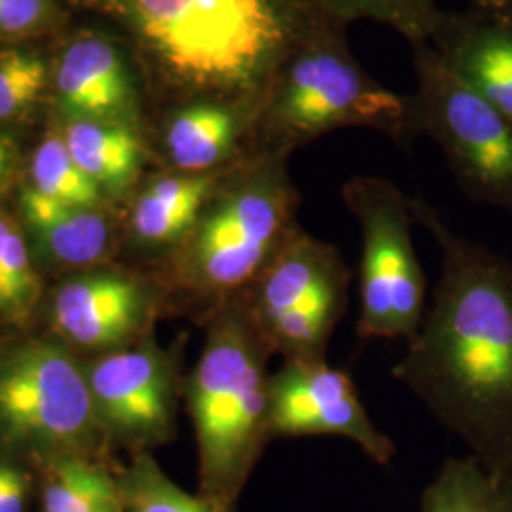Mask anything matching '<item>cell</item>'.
<instances>
[{"mask_svg":"<svg viewBox=\"0 0 512 512\" xmlns=\"http://www.w3.org/2000/svg\"><path fill=\"white\" fill-rule=\"evenodd\" d=\"M412 211L439 247V281L393 376L512 484V260L456 232L423 198Z\"/></svg>","mask_w":512,"mask_h":512,"instance_id":"cell-1","label":"cell"},{"mask_svg":"<svg viewBox=\"0 0 512 512\" xmlns=\"http://www.w3.org/2000/svg\"><path fill=\"white\" fill-rule=\"evenodd\" d=\"M179 101L213 95L256 110L306 16V0H99Z\"/></svg>","mask_w":512,"mask_h":512,"instance_id":"cell-2","label":"cell"},{"mask_svg":"<svg viewBox=\"0 0 512 512\" xmlns=\"http://www.w3.org/2000/svg\"><path fill=\"white\" fill-rule=\"evenodd\" d=\"M349 25L308 4L256 107L253 147L293 156L338 129L414 139L410 95L387 90L351 52Z\"/></svg>","mask_w":512,"mask_h":512,"instance_id":"cell-3","label":"cell"},{"mask_svg":"<svg viewBox=\"0 0 512 512\" xmlns=\"http://www.w3.org/2000/svg\"><path fill=\"white\" fill-rule=\"evenodd\" d=\"M205 346L183 397L194 423L200 492L234 509L272 439L270 359L243 294L205 317Z\"/></svg>","mask_w":512,"mask_h":512,"instance_id":"cell-4","label":"cell"},{"mask_svg":"<svg viewBox=\"0 0 512 512\" xmlns=\"http://www.w3.org/2000/svg\"><path fill=\"white\" fill-rule=\"evenodd\" d=\"M300 200L291 156L256 150L226 175L167 260L169 287L205 304V317L247 293L300 224Z\"/></svg>","mask_w":512,"mask_h":512,"instance_id":"cell-5","label":"cell"},{"mask_svg":"<svg viewBox=\"0 0 512 512\" xmlns=\"http://www.w3.org/2000/svg\"><path fill=\"white\" fill-rule=\"evenodd\" d=\"M342 202L361 230L357 336L410 340L427 311L412 198L384 177L355 175L342 186Z\"/></svg>","mask_w":512,"mask_h":512,"instance_id":"cell-6","label":"cell"},{"mask_svg":"<svg viewBox=\"0 0 512 512\" xmlns=\"http://www.w3.org/2000/svg\"><path fill=\"white\" fill-rule=\"evenodd\" d=\"M414 137L427 135L473 202L512 213V122L431 44L414 46Z\"/></svg>","mask_w":512,"mask_h":512,"instance_id":"cell-7","label":"cell"},{"mask_svg":"<svg viewBox=\"0 0 512 512\" xmlns=\"http://www.w3.org/2000/svg\"><path fill=\"white\" fill-rule=\"evenodd\" d=\"M349 283L340 249L298 224L243 298L281 363L327 361L330 338L348 310Z\"/></svg>","mask_w":512,"mask_h":512,"instance_id":"cell-8","label":"cell"},{"mask_svg":"<svg viewBox=\"0 0 512 512\" xmlns=\"http://www.w3.org/2000/svg\"><path fill=\"white\" fill-rule=\"evenodd\" d=\"M88 372L65 349L27 342L0 353V437L25 448L74 452L97 425Z\"/></svg>","mask_w":512,"mask_h":512,"instance_id":"cell-9","label":"cell"},{"mask_svg":"<svg viewBox=\"0 0 512 512\" xmlns=\"http://www.w3.org/2000/svg\"><path fill=\"white\" fill-rule=\"evenodd\" d=\"M86 372L97 418L118 439L139 452L171 440L184 384L175 353L147 336L97 359Z\"/></svg>","mask_w":512,"mask_h":512,"instance_id":"cell-10","label":"cell"},{"mask_svg":"<svg viewBox=\"0 0 512 512\" xmlns=\"http://www.w3.org/2000/svg\"><path fill=\"white\" fill-rule=\"evenodd\" d=\"M270 431L274 440L344 437L378 465H389L397 456L393 439L368 416L353 378L329 361L281 363L272 372Z\"/></svg>","mask_w":512,"mask_h":512,"instance_id":"cell-11","label":"cell"},{"mask_svg":"<svg viewBox=\"0 0 512 512\" xmlns=\"http://www.w3.org/2000/svg\"><path fill=\"white\" fill-rule=\"evenodd\" d=\"M164 304L162 287L137 275L101 272L67 281L52 300V323L84 348H114L147 338Z\"/></svg>","mask_w":512,"mask_h":512,"instance_id":"cell-12","label":"cell"},{"mask_svg":"<svg viewBox=\"0 0 512 512\" xmlns=\"http://www.w3.org/2000/svg\"><path fill=\"white\" fill-rule=\"evenodd\" d=\"M256 110L228 97L200 95L181 99L160 129L165 169L213 173L230 169L256 152Z\"/></svg>","mask_w":512,"mask_h":512,"instance_id":"cell-13","label":"cell"},{"mask_svg":"<svg viewBox=\"0 0 512 512\" xmlns=\"http://www.w3.org/2000/svg\"><path fill=\"white\" fill-rule=\"evenodd\" d=\"M57 101L69 120L139 126L141 97L124 54L103 37H82L61 55Z\"/></svg>","mask_w":512,"mask_h":512,"instance_id":"cell-14","label":"cell"},{"mask_svg":"<svg viewBox=\"0 0 512 512\" xmlns=\"http://www.w3.org/2000/svg\"><path fill=\"white\" fill-rule=\"evenodd\" d=\"M429 44L512 122V14L444 12Z\"/></svg>","mask_w":512,"mask_h":512,"instance_id":"cell-15","label":"cell"},{"mask_svg":"<svg viewBox=\"0 0 512 512\" xmlns=\"http://www.w3.org/2000/svg\"><path fill=\"white\" fill-rule=\"evenodd\" d=\"M234 167L213 173L164 169L154 175L137 192L129 211V236L135 245L169 260L183 247Z\"/></svg>","mask_w":512,"mask_h":512,"instance_id":"cell-16","label":"cell"},{"mask_svg":"<svg viewBox=\"0 0 512 512\" xmlns=\"http://www.w3.org/2000/svg\"><path fill=\"white\" fill-rule=\"evenodd\" d=\"M21 213L40 249L59 264L88 266L110 249V226L92 207L59 202L29 186Z\"/></svg>","mask_w":512,"mask_h":512,"instance_id":"cell-17","label":"cell"},{"mask_svg":"<svg viewBox=\"0 0 512 512\" xmlns=\"http://www.w3.org/2000/svg\"><path fill=\"white\" fill-rule=\"evenodd\" d=\"M61 135L74 162L101 190L122 194L139 181L148 154L141 126L69 120Z\"/></svg>","mask_w":512,"mask_h":512,"instance_id":"cell-18","label":"cell"},{"mask_svg":"<svg viewBox=\"0 0 512 512\" xmlns=\"http://www.w3.org/2000/svg\"><path fill=\"white\" fill-rule=\"evenodd\" d=\"M420 512H512V484L473 458H448L421 494Z\"/></svg>","mask_w":512,"mask_h":512,"instance_id":"cell-19","label":"cell"},{"mask_svg":"<svg viewBox=\"0 0 512 512\" xmlns=\"http://www.w3.org/2000/svg\"><path fill=\"white\" fill-rule=\"evenodd\" d=\"M346 25L372 21L399 33L414 48L429 44L444 12L437 0H306Z\"/></svg>","mask_w":512,"mask_h":512,"instance_id":"cell-20","label":"cell"},{"mask_svg":"<svg viewBox=\"0 0 512 512\" xmlns=\"http://www.w3.org/2000/svg\"><path fill=\"white\" fill-rule=\"evenodd\" d=\"M118 478L76 456L57 459L44 490V512L124 509Z\"/></svg>","mask_w":512,"mask_h":512,"instance_id":"cell-21","label":"cell"},{"mask_svg":"<svg viewBox=\"0 0 512 512\" xmlns=\"http://www.w3.org/2000/svg\"><path fill=\"white\" fill-rule=\"evenodd\" d=\"M120 494L128 512H234L230 507L184 492L150 452H137L128 469L118 476Z\"/></svg>","mask_w":512,"mask_h":512,"instance_id":"cell-22","label":"cell"},{"mask_svg":"<svg viewBox=\"0 0 512 512\" xmlns=\"http://www.w3.org/2000/svg\"><path fill=\"white\" fill-rule=\"evenodd\" d=\"M40 296V279L18 224L0 215V315L10 323L31 317Z\"/></svg>","mask_w":512,"mask_h":512,"instance_id":"cell-23","label":"cell"},{"mask_svg":"<svg viewBox=\"0 0 512 512\" xmlns=\"http://www.w3.org/2000/svg\"><path fill=\"white\" fill-rule=\"evenodd\" d=\"M33 188L59 202L95 207L103 190L74 162L63 135H52L38 145L33 158Z\"/></svg>","mask_w":512,"mask_h":512,"instance_id":"cell-24","label":"cell"},{"mask_svg":"<svg viewBox=\"0 0 512 512\" xmlns=\"http://www.w3.org/2000/svg\"><path fill=\"white\" fill-rule=\"evenodd\" d=\"M46 84V65L29 52L0 55V120L16 118L38 99Z\"/></svg>","mask_w":512,"mask_h":512,"instance_id":"cell-25","label":"cell"},{"mask_svg":"<svg viewBox=\"0 0 512 512\" xmlns=\"http://www.w3.org/2000/svg\"><path fill=\"white\" fill-rule=\"evenodd\" d=\"M50 16V0H0V33L27 35Z\"/></svg>","mask_w":512,"mask_h":512,"instance_id":"cell-26","label":"cell"},{"mask_svg":"<svg viewBox=\"0 0 512 512\" xmlns=\"http://www.w3.org/2000/svg\"><path fill=\"white\" fill-rule=\"evenodd\" d=\"M27 488V476L10 465H4L0 478V512H23Z\"/></svg>","mask_w":512,"mask_h":512,"instance_id":"cell-27","label":"cell"},{"mask_svg":"<svg viewBox=\"0 0 512 512\" xmlns=\"http://www.w3.org/2000/svg\"><path fill=\"white\" fill-rule=\"evenodd\" d=\"M16 162V147L14 143L0 133V186L8 181Z\"/></svg>","mask_w":512,"mask_h":512,"instance_id":"cell-28","label":"cell"},{"mask_svg":"<svg viewBox=\"0 0 512 512\" xmlns=\"http://www.w3.org/2000/svg\"><path fill=\"white\" fill-rule=\"evenodd\" d=\"M475 8L497 14H512V0H475Z\"/></svg>","mask_w":512,"mask_h":512,"instance_id":"cell-29","label":"cell"},{"mask_svg":"<svg viewBox=\"0 0 512 512\" xmlns=\"http://www.w3.org/2000/svg\"><path fill=\"white\" fill-rule=\"evenodd\" d=\"M97 512H128L126 509H112V511H97Z\"/></svg>","mask_w":512,"mask_h":512,"instance_id":"cell-30","label":"cell"},{"mask_svg":"<svg viewBox=\"0 0 512 512\" xmlns=\"http://www.w3.org/2000/svg\"><path fill=\"white\" fill-rule=\"evenodd\" d=\"M2 473H4V465L0 463V478H2Z\"/></svg>","mask_w":512,"mask_h":512,"instance_id":"cell-31","label":"cell"}]
</instances>
